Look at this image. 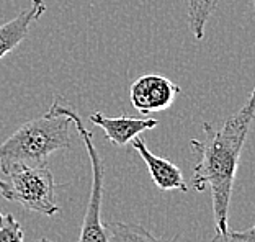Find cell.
Listing matches in <instances>:
<instances>
[{
    "instance_id": "obj_1",
    "label": "cell",
    "mask_w": 255,
    "mask_h": 242,
    "mask_svg": "<svg viewBox=\"0 0 255 242\" xmlns=\"http://www.w3.org/2000/svg\"><path fill=\"white\" fill-rule=\"evenodd\" d=\"M254 94L255 92L252 90L244 105L226 120L221 128H216L211 123H203V137L190 141L191 151L198 159L191 187L196 192L210 188L216 234H226L229 231V205L237 167L255 113Z\"/></svg>"
},
{
    "instance_id": "obj_2",
    "label": "cell",
    "mask_w": 255,
    "mask_h": 242,
    "mask_svg": "<svg viewBox=\"0 0 255 242\" xmlns=\"http://www.w3.org/2000/svg\"><path fill=\"white\" fill-rule=\"evenodd\" d=\"M72 121L49 107L43 117L28 121L0 144V162L46 165L49 155L71 149Z\"/></svg>"
},
{
    "instance_id": "obj_3",
    "label": "cell",
    "mask_w": 255,
    "mask_h": 242,
    "mask_svg": "<svg viewBox=\"0 0 255 242\" xmlns=\"http://www.w3.org/2000/svg\"><path fill=\"white\" fill-rule=\"evenodd\" d=\"M0 170L8 187V201L46 216L61 213V206L56 203L57 183L48 165L0 162Z\"/></svg>"
},
{
    "instance_id": "obj_4",
    "label": "cell",
    "mask_w": 255,
    "mask_h": 242,
    "mask_svg": "<svg viewBox=\"0 0 255 242\" xmlns=\"http://www.w3.org/2000/svg\"><path fill=\"white\" fill-rule=\"evenodd\" d=\"M54 110L66 113L71 118L72 124L77 129L79 136L82 137L85 151L89 154L90 167H92V180H90V197L87 203L82 229H80L77 242H107V229L105 223H102V201H103V164L98 154L92 132L84 126V121L71 105H64L62 97H57L53 102Z\"/></svg>"
},
{
    "instance_id": "obj_5",
    "label": "cell",
    "mask_w": 255,
    "mask_h": 242,
    "mask_svg": "<svg viewBox=\"0 0 255 242\" xmlns=\"http://www.w3.org/2000/svg\"><path fill=\"white\" fill-rule=\"evenodd\" d=\"M178 94H180V87L170 79L159 74H147L139 77L132 82L129 90L132 105L142 115L164 112L170 108Z\"/></svg>"
},
{
    "instance_id": "obj_6",
    "label": "cell",
    "mask_w": 255,
    "mask_h": 242,
    "mask_svg": "<svg viewBox=\"0 0 255 242\" xmlns=\"http://www.w3.org/2000/svg\"><path fill=\"white\" fill-rule=\"evenodd\" d=\"M92 123L105 132L107 139L115 146L125 147L141 132L157 128L159 120L137 118V117H107L102 112H94L89 118Z\"/></svg>"
},
{
    "instance_id": "obj_7",
    "label": "cell",
    "mask_w": 255,
    "mask_h": 242,
    "mask_svg": "<svg viewBox=\"0 0 255 242\" xmlns=\"http://www.w3.org/2000/svg\"><path fill=\"white\" fill-rule=\"evenodd\" d=\"M132 149L141 155V159L146 162L147 170L150 174V178L155 183V187L162 192H169V190H180V192H188V185L183 178V172L180 167L172 164L170 160L164 157H159L154 152L149 151L146 146V141H142L141 137H134L131 141Z\"/></svg>"
},
{
    "instance_id": "obj_8",
    "label": "cell",
    "mask_w": 255,
    "mask_h": 242,
    "mask_svg": "<svg viewBox=\"0 0 255 242\" xmlns=\"http://www.w3.org/2000/svg\"><path fill=\"white\" fill-rule=\"evenodd\" d=\"M48 10L44 0H31L30 8L23 10L13 20L0 25V59L10 54L16 46L25 41L31 25L36 23Z\"/></svg>"
},
{
    "instance_id": "obj_9",
    "label": "cell",
    "mask_w": 255,
    "mask_h": 242,
    "mask_svg": "<svg viewBox=\"0 0 255 242\" xmlns=\"http://www.w3.org/2000/svg\"><path fill=\"white\" fill-rule=\"evenodd\" d=\"M107 242H175V239L157 238L152 233L136 223L112 221L105 223Z\"/></svg>"
},
{
    "instance_id": "obj_10",
    "label": "cell",
    "mask_w": 255,
    "mask_h": 242,
    "mask_svg": "<svg viewBox=\"0 0 255 242\" xmlns=\"http://www.w3.org/2000/svg\"><path fill=\"white\" fill-rule=\"evenodd\" d=\"M219 0H188V26L196 41L205 38L206 23L218 8Z\"/></svg>"
},
{
    "instance_id": "obj_11",
    "label": "cell",
    "mask_w": 255,
    "mask_h": 242,
    "mask_svg": "<svg viewBox=\"0 0 255 242\" xmlns=\"http://www.w3.org/2000/svg\"><path fill=\"white\" fill-rule=\"evenodd\" d=\"M0 242H25L21 223L10 213H0Z\"/></svg>"
},
{
    "instance_id": "obj_12",
    "label": "cell",
    "mask_w": 255,
    "mask_h": 242,
    "mask_svg": "<svg viewBox=\"0 0 255 242\" xmlns=\"http://www.w3.org/2000/svg\"><path fill=\"white\" fill-rule=\"evenodd\" d=\"M231 242H254V226L247 228L246 231H228Z\"/></svg>"
},
{
    "instance_id": "obj_13",
    "label": "cell",
    "mask_w": 255,
    "mask_h": 242,
    "mask_svg": "<svg viewBox=\"0 0 255 242\" xmlns=\"http://www.w3.org/2000/svg\"><path fill=\"white\" fill-rule=\"evenodd\" d=\"M0 193H2V197L5 200H8L10 197V193H8V187H7V183H5V180L2 177H0Z\"/></svg>"
},
{
    "instance_id": "obj_14",
    "label": "cell",
    "mask_w": 255,
    "mask_h": 242,
    "mask_svg": "<svg viewBox=\"0 0 255 242\" xmlns=\"http://www.w3.org/2000/svg\"><path fill=\"white\" fill-rule=\"evenodd\" d=\"M211 242H231V241H229L228 233H226V234H216V236H214V238L211 239Z\"/></svg>"
},
{
    "instance_id": "obj_15",
    "label": "cell",
    "mask_w": 255,
    "mask_h": 242,
    "mask_svg": "<svg viewBox=\"0 0 255 242\" xmlns=\"http://www.w3.org/2000/svg\"><path fill=\"white\" fill-rule=\"evenodd\" d=\"M34 242H54V241H51V239H48V238H39L38 241H34Z\"/></svg>"
}]
</instances>
